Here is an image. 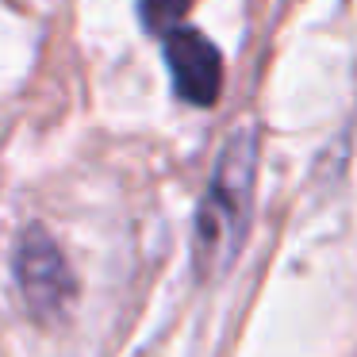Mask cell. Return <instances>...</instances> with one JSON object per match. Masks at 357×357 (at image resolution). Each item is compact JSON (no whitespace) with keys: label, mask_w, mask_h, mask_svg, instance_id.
I'll return each instance as SVG.
<instances>
[{"label":"cell","mask_w":357,"mask_h":357,"mask_svg":"<svg viewBox=\"0 0 357 357\" xmlns=\"http://www.w3.org/2000/svg\"><path fill=\"white\" fill-rule=\"evenodd\" d=\"M257 154H261V142H257L254 127L231 131L223 150H219L208 192H204L200 211H196L192 246H196L200 277H219L238 257L246 227H250V208H254Z\"/></svg>","instance_id":"6da1fadb"},{"label":"cell","mask_w":357,"mask_h":357,"mask_svg":"<svg viewBox=\"0 0 357 357\" xmlns=\"http://www.w3.org/2000/svg\"><path fill=\"white\" fill-rule=\"evenodd\" d=\"M16 280L24 300L35 315H58L77 292L70 265H66L58 242L43 227H27L16 246Z\"/></svg>","instance_id":"7a4b0ae2"},{"label":"cell","mask_w":357,"mask_h":357,"mask_svg":"<svg viewBox=\"0 0 357 357\" xmlns=\"http://www.w3.org/2000/svg\"><path fill=\"white\" fill-rule=\"evenodd\" d=\"M165 66L173 73V89L192 108H211L223 89V58L215 43L196 27L165 31Z\"/></svg>","instance_id":"3957f363"},{"label":"cell","mask_w":357,"mask_h":357,"mask_svg":"<svg viewBox=\"0 0 357 357\" xmlns=\"http://www.w3.org/2000/svg\"><path fill=\"white\" fill-rule=\"evenodd\" d=\"M139 8H142V24H146L150 31L165 35V31H173V27H181L185 12L192 8V0H139Z\"/></svg>","instance_id":"277c9868"}]
</instances>
